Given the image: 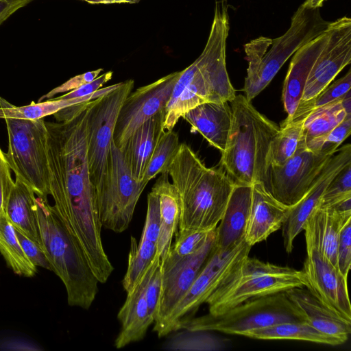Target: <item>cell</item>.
I'll use <instances>...</instances> for the list:
<instances>
[{
    "instance_id": "4316f807",
    "label": "cell",
    "mask_w": 351,
    "mask_h": 351,
    "mask_svg": "<svg viewBox=\"0 0 351 351\" xmlns=\"http://www.w3.org/2000/svg\"><path fill=\"white\" fill-rule=\"evenodd\" d=\"M152 191L156 195L159 202L160 225L157 254L161 260L171 250L173 237L178 230L181 201L176 187L169 181L167 171L160 173Z\"/></svg>"
},
{
    "instance_id": "8d00e7d4",
    "label": "cell",
    "mask_w": 351,
    "mask_h": 351,
    "mask_svg": "<svg viewBox=\"0 0 351 351\" xmlns=\"http://www.w3.org/2000/svg\"><path fill=\"white\" fill-rule=\"evenodd\" d=\"M348 197H351V162L347 164L328 185L318 207H328Z\"/></svg>"
},
{
    "instance_id": "277c9868",
    "label": "cell",
    "mask_w": 351,
    "mask_h": 351,
    "mask_svg": "<svg viewBox=\"0 0 351 351\" xmlns=\"http://www.w3.org/2000/svg\"><path fill=\"white\" fill-rule=\"evenodd\" d=\"M232 120L221 166L235 184L252 185L267 180L270 143L279 131L275 123L260 113L242 95L230 101Z\"/></svg>"
},
{
    "instance_id": "5b68a950",
    "label": "cell",
    "mask_w": 351,
    "mask_h": 351,
    "mask_svg": "<svg viewBox=\"0 0 351 351\" xmlns=\"http://www.w3.org/2000/svg\"><path fill=\"white\" fill-rule=\"evenodd\" d=\"M36 213L44 251L52 271L63 282L70 306L88 309L99 291L97 278L85 254L49 204L36 197Z\"/></svg>"
},
{
    "instance_id": "7a4b0ae2",
    "label": "cell",
    "mask_w": 351,
    "mask_h": 351,
    "mask_svg": "<svg viewBox=\"0 0 351 351\" xmlns=\"http://www.w3.org/2000/svg\"><path fill=\"white\" fill-rule=\"evenodd\" d=\"M230 31L227 0H217L206 45L199 56L180 71L166 106L163 129L173 130L189 110L206 102H230L236 90L229 78L226 61Z\"/></svg>"
},
{
    "instance_id": "b9f144b4",
    "label": "cell",
    "mask_w": 351,
    "mask_h": 351,
    "mask_svg": "<svg viewBox=\"0 0 351 351\" xmlns=\"http://www.w3.org/2000/svg\"><path fill=\"white\" fill-rule=\"evenodd\" d=\"M14 230L19 243L29 261L36 267L52 271L51 264L41 247L27 237L19 229L14 228Z\"/></svg>"
},
{
    "instance_id": "484cf974",
    "label": "cell",
    "mask_w": 351,
    "mask_h": 351,
    "mask_svg": "<svg viewBox=\"0 0 351 351\" xmlns=\"http://www.w3.org/2000/svg\"><path fill=\"white\" fill-rule=\"evenodd\" d=\"M348 114H351L350 90L340 99L313 110L306 117L303 125L305 146L311 151L322 150L328 134Z\"/></svg>"
},
{
    "instance_id": "d6a6232c",
    "label": "cell",
    "mask_w": 351,
    "mask_h": 351,
    "mask_svg": "<svg viewBox=\"0 0 351 351\" xmlns=\"http://www.w3.org/2000/svg\"><path fill=\"white\" fill-rule=\"evenodd\" d=\"M0 254L15 274L25 277L36 274L37 267L25 255L5 215L0 217Z\"/></svg>"
},
{
    "instance_id": "4fadbf2b",
    "label": "cell",
    "mask_w": 351,
    "mask_h": 351,
    "mask_svg": "<svg viewBox=\"0 0 351 351\" xmlns=\"http://www.w3.org/2000/svg\"><path fill=\"white\" fill-rule=\"evenodd\" d=\"M251 247L245 240L225 250L215 245L191 287L168 317L159 337L175 332L180 319L192 317L238 263L249 256Z\"/></svg>"
},
{
    "instance_id": "2e32d148",
    "label": "cell",
    "mask_w": 351,
    "mask_h": 351,
    "mask_svg": "<svg viewBox=\"0 0 351 351\" xmlns=\"http://www.w3.org/2000/svg\"><path fill=\"white\" fill-rule=\"evenodd\" d=\"M328 28V40L308 74L298 109L315 99L351 62L350 18L330 22Z\"/></svg>"
},
{
    "instance_id": "681fc988",
    "label": "cell",
    "mask_w": 351,
    "mask_h": 351,
    "mask_svg": "<svg viewBox=\"0 0 351 351\" xmlns=\"http://www.w3.org/2000/svg\"><path fill=\"white\" fill-rule=\"evenodd\" d=\"M325 0H306L302 5L306 8H319Z\"/></svg>"
},
{
    "instance_id": "f1b7e54d",
    "label": "cell",
    "mask_w": 351,
    "mask_h": 351,
    "mask_svg": "<svg viewBox=\"0 0 351 351\" xmlns=\"http://www.w3.org/2000/svg\"><path fill=\"white\" fill-rule=\"evenodd\" d=\"M118 85L119 83L100 88L93 94L82 97L69 99L51 98L38 103L32 101L30 104L22 106H14L0 97V119L12 118L29 120L43 119L69 106L95 99L115 88Z\"/></svg>"
},
{
    "instance_id": "f546056e",
    "label": "cell",
    "mask_w": 351,
    "mask_h": 351,
    "mask_svg": "<svg viewBox=\"0 0 351 351\" xmlns=\"http://www.w3.org/2000/svg\"><path fill=\"white\" fill-rule=\"evenodd\" d=\"M258 339H291L337 346L343 343L341 340L326 335L306 322H287L241 333Z\"/></svg>"
},
{
    "instance_id": "74e56055",
    "label": "cell",
    "mask_w": 351,
    "mask_h": 351,
    "mask_svg": "<svg viewBox=\"0 0 351 351\" xmlns=\"http://www.w3.org/2000/svg\"><path fill=\"white\" fill-rule=\"evenodd\" d=\"M215 229L210 230H177L171 249L180 256L193 254L203 247Z\"/></svg>"
},
{
    "instance_id": "c3c4849f",
    "label": "cell",
    "mask_w": 351,
    "mask_h": 351,
    "mask_svg": "<svg viewBox=\"0 0 351 351\" xmlns=\"http://www.w3.org/2000/svg\"><path fill=\"white\" fill-rule=\"evenodd\" d=\"M34 0H0V25L18 10Z\"/></svg>"
},
{
    "instance_id": "cb8c5ba5",
    "label": "cell",
    "mask_w": 351,
    "mask_h": 351,
    "mask_svg": "<svg viewBox=\"0 0 351 351\" xmlns=\"http://www.w3.org/2000/svg\"><path fill=\"white\" fill-rule=\"evenodd\" d=\"M165 112L162 110L141 124L121 148L132 175L137 181L143 180L147 165L165 132Z\"/></svg>"
},
{
    "instance_id": "30bf717a",
    "label": "cell",
    "mask_w": 351,
    "mask_h": 351,
    "mask_svg": "<svg viewBox=\"0 0 351 351\" xmlns=\"http://www.w3.org/2000/svg\"><path fill=\"white\" fill-rule=\"evenodd\" d=\"M329 23L322 17L319 8L300 5L291 17L288 30L271 40V47L263 57L256 72L246 76L243 87L246 99L251 101L263 91L285 62L299 48L323 33Z\"/></svg>"
},
{
    "instance_id": "d590c367",
    "label": "cell",
    "mask_w": 351,
    "mask_h": 351,
    "mask_svg": "<svg viewBox=\"0 0 351 351\" xmlns=\"http://www.w3.org/2000/svg\"><path fill=\"white\" fill-rule=\"evenodd\" d=\"M351 71L331 85L325 88L315 99L306 106L298 108L290 119L306 117L313 110L340 99L350 90Z\"/></svg>"
},
{
    "instance_id": "816d5d0a",
    "label": "cell",
    "mask_w": 351,
    "mask_h": 351,
    "mask_svg": "<svg viewBox=\"0 0 351 351\" xmlns=\"http://www.w3.org/2000/svg\"><path fill=\"white\" fill-rule=\"evenodd\" d=\"M140 0H114V3H134Z\"/></svg>"
},
{
    "instance_id": "d4e9b609",
    "label": "cell",
    "mask_w": 351,
    "mask_h": 351,
    "mask_svg": "<svg viewBox=\"0 0 351 351\" xmlns=\"http://www.w3.org/2000/svg\"><path fill=\"white\" fill-rule=\"evenodd\" d=\"M351 215H343L331 207H317L307 219L305 239L311 241L320 253L337 269V249L341 228Z\"/></svg>"
},
{
    "instance_id": "7402d4cb",
    "label": "cell",
    "mask_w": 351,
    "mask_h": 351,
    "mask_svg": "<svg viewBox=\"0 0 351 351\" xmlns=\"http://www.w3.org/2000/svg\"><path fill=\"white\" fill-rule=\"evenodd\" d=\"M252 185L235 184L215 230V247L225 250L245 240Z\"/></svg>"
},
{
    "instance_id": "1f68e13d",
    "label": "cell",
    "mask_w": 351,
    "mask_h": 351,
    "mask_svg": "<svg viewBox=\"0 0 351 351\" xmlns=\"http://www.w3.org/2000/svg\"><path fill=\"white\" fill-rule=\"evenodd\" d=\"M305 118L282 122L269 145L267 156L268 167L280 166L294 154L302 140Z\"/></svg>"
},
{
    "instance_id": "bcb514c9",
    "label": "cell",
    "mask_w": 351,
    "mask_h": 351,
    "mask_svg": "<svg viewBox=\"0 0 351 351\" xmlns=\"http://www.w3.org/2000/svg\"><path fill=\"white\" fill-rule=\"evenodd\" d=\"M161 289V270L160 263L154 271L149 281L146 298L148 305V311L151 317L155 319L157 311Z\"/></svg>"
},
{
    "instance_id": "f6af8a7d",
    "label": "cell",
    "mask_w": 351,
    "mask_h": 351,
    "mask_svg": "<svg viewBox=\"0 0 351 351\" xmlns=\"http://www.w3.org/2000/svg\"><path fill=\"white\" fill-rule=\"evenodd\" d=\"M112 71H110L97 77L93 81L88 82L67 93L57 97L58 99H69L89 95L99 90L104 84L110 81L112 77Z\"/></svg>"
},
{
    "instance_id": "44dd1931",
    "label": "cell",
    "mask_w": 351,
    "mask_h": 351,
    "mask_svg": "<svg viewBox=\"0 0 351 351\" xmlns=\"http://www.w3.org/2000/svg\"><path fill=\"white\" fill-rule=\"evenodd\" d=\"M285 293L309 325L343 343L348 340L351 332V321L327 306L307 288H293Z\"/></svg>"
},
{
    "instance_id": "f35d334b",
    "label": "cell",
    "mask_w": 351,
    "mask_h": 351,
    "mask_svg": "<svg viewBox=\"0 0 351 351\" xmlns=\"http://www.w3.org/2000/svg\"><path fill=\"white\" fill-rule=\"evenodd\" d=\"M160 208L156 195L151 191L147 195V208L141 239L157 244L160 232Z\"/></svg>"
},
{
    "instance_id": "52a82bcc",
    "label": "cell",
    "mask_w": 351,
    "mask_h": 351,
    "mask_svg": "<svg viewBox=\"0 0 351 351\" xmlns=\"http://www.w3.org/2000/svg\"><path fill=\"white\" fill-rule=\"evenodd\" d=\"M287 322H306L285 291L250 299L218 315L182 319L176 331L186 329L241 335L245 331Z\"/></svg>"
},
{
    "instance_id": "ab89813d",
    "label": "cell",
    "mask_w": 351,
    "mask_h": 351,
    "mask_svg": "<svg viewBox=\"0 0 351 351\" xmlns=\"http://www.w3.org/2000/svg\"><path fill=\"white\" fill-rule=\"evenodd\" d=\"M337 263L339 272L347 278L351 264V218L344 222L339 232Z\"/></svg>"
},
{
    "instance_id": "ee69618b",
    "label": "cell",
    "mask_w": 351,
    "mask_h": 351,
    "mask_svg": "<svg viewBox=\"0 0 351 351\" xmlns=\"http://www.w3.org/2000/svg\"><path fill=\"white\" fill-rule=\"evenodd\" d=\"M102 71L103 69H98L95 71H88L80 75H77L69 79L62 84L52 89L46 95L42 96L38 99V102L42 101L45 99H51L59 93L71 91L88 82H90L98 77Z\"/></svg>"
},
{
    "instance_id": "ac0fdd59",
    "label": "cell",
    "mask_w": 351,
    "mask_h": 351,
    "mask_svg": "<svg viewBox=\"0 0 351 351\" xmlns=\"http://www.w3.org/2000/svg\"><path fill=\"white\" fill-rule=\"evenodd\" d=\"M160 263V256L156 254L132 291L127 294L117 314L121 329L114 341L116 348H123L142 340L149 327L154 324L148 311L146 291L150 278Z\"/></svg>"
},
{
    "instance_id": "7bdbcfd3",
    "label": "cell",
    "mask_w": 351,
    "mask_h": 351,
    "mask_svg": "<svg viewBox=\"0 0 351 351\" xmlns=\"http://www.w3.org/2000/svg\"><path fill=\"white\" fill-rule=\"evenodd\" d=\"M11 171L5 153L0 147V217L5 215L8 197L14 182Z\"/></svg>"
},
{
    "instance_id": "7dc6e473",
    "label": "cell",
    "mask_w": 351,
    "mask_h": 351,
    "mask_svg": "<svg viewBox=\"0 0 351 351\" xmlns=\"http://www.w3.org/2000/svg\"><path fill=\"white\" fill-rule=\"evenodd\" d=\"M351 132V114H348L344 119L336 125L326 136L324 147L339 148L341 144L350 136Z\"/></svg>"
},
{
    "instance_id": "8fae6325",
    "label": "cell",
    "mask_w": 351,
    "mask_h": 351,
    "mask_svg": "<svg viewBox=\"0 0 351 351\" xmlns=\"http://www.w3.org/2000/svg\"><path fill=\"white\" fill-rule=\"evenodd\" d=\"M134 85L133 80L119 82L115 88L91 101L87 119V147L90 176L95 191L106 168L119 111Z\"/></svg>"
},
{
    "instance_id": "d6986e66",
    "label": "cell",
    "mask_w": 351,
    "mask_h": 351,
    "mask_svg": "<svg viewBox=\"0 0 351 351\" xmlns=\"http://www.w3.org/2000/svg\"><path fill=\"white\" fill-rule=\"evenodd\" d=\"M291 207L276 200L261 182L252 184L250 214L245 241L251 247L265 241L282 227Z\"/></svg>"
},
{
    "instance_id": "7c38bea8",
    "label": "cell",
    "mask_w": 351,
    "mask_h": 351,
    "mask_svg": "<svg viewBox=\"0 0 351 351\" xmlns=\"http://www.w3.org/2000/svg\"><path fill=\"white\" fill-rule=\"evenodd\" d=\"M337 149L325 146L319 152L311 151L302 140L294 154L284 164L268 167L265 188L279 202L289 207L294 206L307 193Z\"/></svg>"
},
{
    "instance_id": "ba28073f",
    "label": "cell",
    "mask_w": 351,
    "mask_h": 351,
    "mask_svg": "<svg viewBox=\"0 0 351 351\" xmlns=\"http://www.w3.org/2000/svg\"><path fill=\"white\" fill-rule=\"evenodd\" d=\"M4 119L8 136L5 156L11 170L36 195L47 199L49 167L45 121L44 119Z\"/></svg>"
},
{
    "instance_id": "8992f818",
    "label": "cell",
    "mask_w": 351,
    "mask_h": 351,
    "mask_svg": "<svg viewBox=\"0 0 351 351\" xmlns=\"http://www.w3.org/2000/svg\"><path fill=\"white\" fill-rule=\"evenodd\" d=\"M309 285L302 270L263 262L247 256L206 302L211 315L222 313L247 300Z\"/></svg>"
},
{
    "instance_id": "603a6c76",
    "label": "cell",
    "mask_w": 351,
    "mask_h": 351,
    "mask_svg": "<svg viewBox=\"0 0 351 351\" xmlns=\"http://www.w3.org/2000/svg\"><path fill=\"white\" fill-rule=\"evenodd\" d=\"M182 118L209 144L222 152L230 130L232 114L228 101L206 102L186 112Z\"/></svg>"
},
{
    "instance_id": "836d02e7",
    "label": "cell",
    "mask_w": 351,
    "mask_h": 351,
    "mask_svg": "<svg viewBox=\"0 0 351 351\" xmlns=\"http://www.w3.org/2000/svg\"><path fill=\"white\" fill-rule=\"evenodd\" d=\"M172 334L162 343V348L179 351H217L225 348L223 339L207 330H190L182 329Z\"/></svg>"
},
{
    "instance_id": "9a60e30c",
    "label": "cell",
    "mask_w": 351,
    "mask_h": 351,
    "mask_svg": "<svg viewBox=\"0 0 351 351\" xmlns=\"http://www.w3.org/2000/svg\"><path fill=\"white\" fill-rule=\"evenodd\" d=\"M180 71L168 74L137 88L125 99L119 111L113 141L122 148L128 138L145 121L165 110Z\"/></svg>"
},
{
    "instance_id": "6da1fadb",
    "label": "cell",
    "mask_w": 351,
    "mask_h": 351,
    "mask_svg": "<svg viewBox=\"0 0 351 351\" xmlns=\"http://www.w3.org/2000/svg\"><path fill=\"white\" fill-rule=\"evenodd\" d=\"M91 101L82 102L66 121H45L49 195L53 210L82 249L97 280L106 283L114 267L104 249L88 167L87 119Z\"/></svg>"
},
{
    "instance_id": "5bb4252c",
    "label": "cell",
    "mask_w": 351,
    "mask_h": 351,
    "mask_svg": "<svg viewBox=\"0 0 351 351\" xmlns=\"http://www.w3.org/2000/svg\"><path fill=\"white\" fill-rule=\"evenodd\" d=\"M215 230L197 252L180 256L171 247L160 260V295L153 324V331L158 337L168 317L189 291L208 259L215 243Z\"/></svg>"
},
{
    "instance_id": "f907efd6",
    "label": "cell",
    "mask_w": 351,
    "mask_h": 351,
    "mask_svg": "<svg viewBox=\"0 0 351 351\" xmlns=\"http://www.w3.org/2000/svg\"><path fill=\"white\" fill-rule=\"evenodd\" d=\"M86 1L89 3L92 4H99V3H104V4H109V3H114V0H82Z\"/></svg>"
},
{
    "instance_id": "83f0119b",
    "label": "cell",
    "mask_w": 351,
    "mask_h": 351,
    "mask_svg": "<svg viewBox=\"0 0 351 351\" xmlns=\"http://www.w3.org/2000/svg\"><path fill=\"white\" fill-rule=\"evenodd\" d=\"M36 197L33 190L15 177L6 206L5 216L14 228L41 247Z\"/></svg>"
},
{
    "instance_id": "e575fe53",
    "label": "cell",
    "mask_w": 351,
    "mask_h": 351,
    "mask_svg": "<svg viewBox=\"0 0 351 351\" xmlns=\"http://www.w3.org/2000/svg\"><path fill=\"white\" fill-rule=\"evenodd\" d=\"M180 146L179 136L173 130L165 131L160 136L145 171L143 180L149 182L167 171Z\"/></svg>"
},
{
    "instance_id": "ffe728a7",
    "label": "cell",
    "mask_w": 351,
    "mask_h": 351,
    "mask_svg": "<svg viewBox=\"0 0 351 351\" xmlns=\"http://www.w3.org/2000/svg\"><path fill=\"white\" fill-rule=\"evenodd\" d=\"M328 38L329 31L327 28L295 52L282 88V100L285 110L287 113V117L285 120H290L296 112L308 74L316 59L327 44Z\"/></svg>"
},
{
    "instance_id": "9c48e42d",
    "label": "cell",
    "mask_w": 351,
    "mask_h": 351,
    "mask_svg": "<svg viewBox=\"0 0 351 351\" xmlns=\"http://www.w3.org/2000/svg\"><path fill=\"white\" fill-rule=\"evenodd\" d=\"M147 184L133 177L122 149L112 141L104 174L95 191L102 227L116 233L126 230Z\"/></svg>"
},
{
    "instance_id": "e0dca14e",
    "label": "cell",
    "mask_w": 351,
    "mask_h": 351,
    "mask_svg": "<svg viewBox=\"0 0 351 351\" xmlns=\"http://www.w3.org/2000/svg\"><path fill=\"white\" fill-rule=\"evenodd\" d=\"M305 240L307 254L302 271L309 285L308 289L327 306L351 321L347 278L341 275L311 241Z\"/></svg>"
},
{
    "instance_id": "4dcf8cb0",
    "label": "cell",
    "mask_w": 351,
    "mask_h": 351,
    "mask_svg": "<svg viewBox=\"0 0 351 351\" xmlns=\"http://www.w3.org/2000/svg\"><path fill=\"white\" fill-rule=\"evenodd\" d=\"M326 188L324 182H315L304 197L291 207L282 225L283 244L287 253L292 252L294 239L304 230L307 219L319 206Z\"/></svg>"
},
{
    "instance_id": "3957f363",
    "label": "cell",
    "mask_w": 351,
    "mask_h": 351,
    "mask_svg": "<svg viewBox=\"0 0 351 351\" xmlns=\"http://www.w3.org/2000/svg\"><path fill=\"white\" fill-rule=\"evenodd\" d=\"M180 197L178 230L217 228L235 183L222 169L207 167L186 143L167 170Z\"/></svg>"
},
{
    "instance_id": "60d3db41",
    "label": "cell",
    "mask_w": 351,
    "mask_h": 351,
    "mask_svg": "<svg viewBox=\"0 0 351 351\" xmlns=\"http://www.w3.org/2000/svg\"><path fill=\"white\" fill-rule=\"evenodd\" d=\"M271 40L261 36L245 45V51L248 61L247 76L252 75L256 72L263 57L271 44Z\"/></svg>"
}]
</instances>
